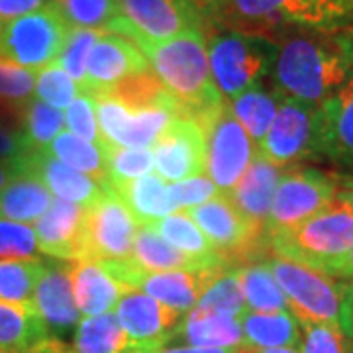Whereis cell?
I'll use <instances>...</instances> for the list:
<instances>
[{
  "label": "cell",
  "mask_w": 353,
  "mask_h": 353,
  "mask_svg": "<svg viewBox=\"0 0 353 353\" xmlns=\"http://www.w3.org/2000/svg\"><path fill=\"white\" fill-rule=\"evenodd\" d=\"M232 350H202V347H189V345H176V347H159L152 353H230Z\"/></svg>",
  "instance_id": "816d5d0a"
},
{
  "label": "cell",
  "mask_w": 353,
  "mask_h": 353,
  "mask_svg": "<svg viewBox=\"0 0 353 353\" xmlns=\"http://www.w3.org/2000/svg\"><path fill=\"white\" fill-rule=\"evenodd\" d=\"M283 175H285L283 167L269 163L253 153L252 163L240 179V183L236 185V189L228 194V201L234 204V208L248 222L265 230V222L269 218L273 199Z\"/></svg>",
  "instance_id": "7402d4cb"
},
{
  "label": "cell",
  "mask_w": 353,
  "mask_h": 353,
  "mask_svg": "<svg viewBox=\"0 0 353 353\" xmlns=\"http://www.w3.org/2000/svg\"><path fill=\"white\" fill-rule=\"evenodd\" d=\"M69 347L71 353H152L159 350V345L132 340L114 312L81 318Z\"/></svg>",
  "instance_id": "cb8c5ba5"
},
{
  "label": "cell",
  "mask_w": 353,
  "mask_h": 353,
  "mask_svg": "<svg viewBox=\"0 0 353 353\" xmlns=\"http://www.w3.org/2000/svg\"><path fill=\"white\" fill-rule=\"evenodd\" d=\"M139 50L181 114L202 130L208 126L226 102L212 81L206 32L194 28L179 38Z\"/></svg>",
  "instance_id": "7a4b0ae2"
},
{
  "label": "cell",
  "mask_w": 353,
  "mask_h": 353,
  "mask_svg": "<svg viewBox=\"0 0 353 353\" xmlns=\"http://www.w3.org/2000/svg\"><path fill=\"white\" fill-rule=\"evenodd\" d=\"M14 175H16V169H14L12 165L2 163V161H0V190L6 187V183H8Z\"/></svg>",
  "instance_id": "db71d44e"
},
{
  "label": "cell",
  "mask_w": 353,
  "mask_h": 353,
  "mask_svg": "<svg viewBox=\"0 0 353 353\" xmlns=\"http://www.w3.org/2000/svg\"><path fill=\"white\" fill-rule=\"evenodd\" d=\"M38 259V241L34 226L0 220V261Z\"/></svg>",
  "instance_id": "7bdbcfd3"
},
{
  "label": "cell",
  "mask_w": 353,
  "mask_h": 353,
  "mask_svg": "<svg viewBox=\"0 0 353 353\" xmlns=\"http://www.w3.org/2000/svg\"><path fill=\"white\" fill-rule=\"evenodd\" d=\"M338 34V38H340V43L343 51H345V55H347V61L352 65L353 69V28L352 30H343V32H336Z\"/></svg>",
  "instance_id": "f5cc1de1"
},
{
  "label": "cell",
  "mask_w": 353,
  "mask_h": 353,
  "mask_svg": "<svg viewBox=\"0 0 353 353\" xmlns=\"http://www.w3.org/2000/svg\"><path fill=\"white\" fill-rule=\"evenodd\" d=\"M85 71V94H99L120 85L130 77L152 71V67L132 39L114 32H102L88 51Z\"/></svg>",
  "instance_id": "2e32d148"
},
{
  "label": "cell",
  "mask_w": 353,
  "mask_h": 353,
  "mask_svg": "<svg viewBox=\"0 0 353 353\" xmlns=\"http://www.w3.org/2000/svg\"><path fill=\"white\" fill-rule=\"evenodd\" d=\"M301 353H353V338L336 324H303Z\"/></svg>",
  "instance_id": "ee69618b"
},
{
  "label": "cell",
  "mask_w": 353,
  "mask_h": 353,
  "mask_svg": "<svg viewBox=\"0 0 353 353\" xmlns=\"http://www.w3.org/2000/svg\"><path fill=\"white\" fill-rule=\"evenodd\" d=\"M138 222L112 190L87 208L85 243L87 261L128 259L138 232Z\"/></svg>",
  "instance_id": "5bb4252c"
},
{
  "label": "cell",
  "mask_w": 353,
  "mask_h": 353,
  "mask_svg": "<svg viewBox=\"0 0 353 353\" xmlns=\"http://www.w3.org/2000/svg\"><path fill=\"white\" fill-rule=\"evenodd\" d=\"M43 152L67 167L90 176L104 190H110V179L104 163V155L97 145L77 138L71 132H61Z\"/></svg>",
  "instance_id": "d6a6232c"
},
{
  "label": "cell",
  "mask_w": 353,
  "mask_h": 353,
  "mask_svg": "<svg viewBox=\"0 0 353 353\" xmlns=\"http://www.w3.org/2000/svg\"><path fill=\"white\" fill-rule=\"evenodd\" d=\"M341 185H343V189L353 190V176H341Z\"/></svg>",
  "instance_id": "6f0895ef"
},
{
  "label": "cell",
  "mask_w": 353,
  "mask_h": 353,
  "mask_svg": "<svg viewBox=\"0 0 353 353\" xmlns=\"http://www.w3.org/2000/svg\"><path fill=\"white\" fill-rule=\"evenodd\" d=\"M143 228H150L159 238H163L167 243H171L173 248L187 253L190 257H196L208 265H224L218 257L214 245L185 212H173Z\"/></svg>",
  "instance_id": "1f68e13d"
},
{
  "label": "cell",
  "mask_w": 353,
  "mask_h": 353,
  "mask_svg": "<svg viewBox=\"0 0 353 353\" xmlns=\"http://www.w3.org/2000/svg\"><path fill=\"white\" fill-rule=\"evenodd\" d=\"M206 134L194 120L179 116L153 145L155 171L165 183H179L206 171Z\"/></svg>",
  "instance_id": "9a60e30c"
},
{
  "label": "cell",
  "mask_w": 353,
  "mask_h": 353,
  "mask_svg": "<svg viewBox=\"0 0 353 353\" xmlns=\"http://www.w3.org/2000/svg\"><path fill=\"white\" fill-rule=\"evenodd\" d=\"M267 265L287 296L289 312L299 324H336L341 326V306L345 283L324 275L312 267L269 255Z\"/></svg>",
  "instance_id": "5b68a950"
},
{
  "label": "cell",
  "mask_w": 353,
  "mask_h": 353,
  "mask_svg": "<svg viewBox=\"0 0 353 353\" xmlns=\"http://www.w3.org/2000/svg\"><path fill=\"white\" fill-rule=\"evenodd\" d=\"M87 208L55 199L34 224L38 250L59 261H87L85 243Z\"/></svg>",
  "instance_id": "ac0fdd59"
},
{
  "label": "cell",
  "mask_w": 353,
  "mask_h": 353,
  "mask_svg": "<svg viewBox=\"0 0 353 353\" xmlns=\"http://www.w3.org/2000/svg\"><path fill=\"white\" fill-rule=\"evenodd\" d=\"M210 73L224 102L236 101L245 90L261 85L275 61V43L226 28L206 34Z\"/></svg>",
  "instance_id": "277c9868"
},
{
  "label": "cell",
  "mask_w": 353,
  "mask_h": 353,
  "mask_svg": "<svg viewBox=\"0 0 353 353\" xmlns=\"http://www.w3.org/2000/svg\"><path fill=\"white\" fill-rule=\"evenodd\" d=\"M99 263L114 281L130 289L141 290L143 294L183 314L189 312L201 301L202 294L214 285L216 279L228 271L224 265L206 267L199 271H145L130 257Z\"/></svg>",
  "instance_id": "9c48e42d"
},
{
  "label": "cell",
  "mask_w": 353,
  "mask_h": 353,
  "mask_svg": "<svg viewBox=\"0 0 353 353\" xmlns=\"http://www.w3.org/2000/svg\"><path fill=\"white\" fill-rule=\"evenodd\" d=\"M169 194L171 201L175 204V208H192L204 204L206 201L214 199L220 194V190L212 183L210 176H192L187 181H179V183H171L169 185Z\"/></svg>",
  "instance_id": "bcb514c9"
},
{
  "label": "cell",
  "mask_w": 353,
  "mask_h": 353,
  "mask_svg": "<svg viewBox=\"0 0 353 353\" xmlns=\"http://www.w3.org/2000/svg\"><path fill=\"white\" fill-rule=\"evenodd\" d=\"M50 6V0H0V26Z\"/></svg>",
  "instance_id": "c3c4849f"
},
{
  "label": "cell",
  "mask_w": 353,
  "mask_h": 353,
  "mask_svg": "<svg viewBox=\"0 0 353 353\" xmlns=\"http://www.w3.org/2000/svg\"><path fill=\"white\" fill-rule=\"evenodd\" d=\"M271 255L322 271L353 248V190L343 189L324 210L267 238Z\"/></svg>",
  "instance_id": "3957f363"
},
{
  "label": "cell",
  "mask_w": 353,
  "mask_h": 353,
  "mask_svg": "<svg viewBox=\"0 0 353 353\" xmlns=\"http://www.w3.org/2000/svg\"><path fill=\"white\" fill-rule=\"evenodd\" d=\"M0 353H14V352H0Z\"/></svg>",
  "instance_id": "91938a15"
},
{
  "label": "cell",
  "mask_w": 353,
  "mask_h": 353,
  "mask_svg": "<svg viewBox=\"0 0 353 353\" xmlns=\"http://www.w3.org/2000/svg\"><path fill=\"white\" fill-rule=\"evenodd\" d=\"M341 328L345 330L347 336L353 338V279L350 283H345L343 306H341Z\"/></svg>",
  "instance_id": "f907efd6"
},
{
  "label": "cell",
  "mask_w": 353,
  "mask_h": 353,
  "mask_svg": "<svg viewBox=\"0 0 353 353\" xmlns=\"http://www.w3.org/2000/svg\"><path fill=\"white\" fill-rule=\"evenodd\" d=\"M183 341L189 347L202 350H234L243 343L240 318L218 314H185L169 341Z\"/></svg>",
  "instance_id": "484cf974"
},
{
  "label": "cell",
  "mask_w": 353,
  "mask_h": 353,
  "mask_svg": "<svg viewBox=\"0 0 353 353\" xmlns=\"http://www.w3.org/2000/svg\"><path fill=\"white\" fill-rule=\"evenodd\" d=\"M69 28L108 32L118 16V0H50Z\"/></svg>",
  "instance_id": "74e56055"
},
{
  "label": "cell",
  "mask_w": 353,
  "mask_h": 353,
  "mask_svg": "<svg viewBox=\"0 0 353 353\" xmlns=\"http://www.w3.org/2000/svg\"><path fill=\"white\" fill-rule=\"evenodd\" d=\"M28 152L24 148V141L16 130H8L0 122V161L12 165L14 169L24 159Z\"/></svg>",
  "instance_id": "7dc6e473"
},
{
  "label": "cell",
  "mask_w": 353,
  "mask_h": 353,
  "mask_svg": "<svg viewBox=\"0 0 353 353\" xmlns=\"http://www.w3.org/2000/svg\"><path fill=\"white\" fill-rule=\"evenodd\" d=\"M102 32L99 30H85V28H71L65 46L57 61L55 63L63 67L65 73L71 77L77 83V87L81 88V94H85L87 90V57L90 48L94 46V41L99 39Z\"/></svg>",
  "instance_id": "60d3db41"
},
{
  "label": "cell",
  "mask_w": 353,
  "mask_h": 353,
  "mask_svg": "<svg viewBox=\"0 0 353 353\" xmlns=\"http://www.w3.org/2000/svg\"><path fill=\"white\" fill-rule=\"evenodd\" d=\"M340 2L345 6V8H347V12L352 14V18H353V0H340Z\"/></svg>",
  "instance_id": "680465c9"
},
{
  "label": "cell",
  "mask_w": 353,
  "mask_h": 353,
  "mask_svg": "<svg viewBox=\"0 0 353 353\" xmlns=\"http://www.w3.org/2000/svg\"><path fill=\"white\" fill-rule=\"evenodd\" d=\"M130 259L145 271H199L206 267H218L183 253L143 226H139L136 232Z\"/></svg>",
  "instance_id": "f546056e"
},
{
  "label": "cell",
  "mask_w": 353,
  "mask_h": 353,
  "mask_svg": "<svg viewBox=\"0 0 353 353\" xmlns=\"http://www.w3.org/2000/svg\"><path fill=\"white\" fill-rule=\"evenodd\" d=\"M190 310L199 314L241 318V314L245 312V301H243V292H241L236 269H228L224 275L216 279L214 285L202 294L201 301Z\"/></svg>",
  "instance_id": "f35d334b"
},
{
  "label": "cell",
  "mask_w": 353,
  "mask_h": 353,
  "mask_svg": "<svg viewBox=\"0 0 353 353\" xmlns=\"http://www.w3.org/2000/svg\"><path fill=\"white\" fill-rule=\"evenodd\" d=\"M243 343L255 350L301 347L303 328L287 312H243L240 318Z\"/></svg>",
  "instance_id": "83f0119b"
},
{
  "label": "cell",
  "mask_w": 353,
  "mask_h": 353,
  "mask_svg": "<svg viewBox=\"0 0 353 353\" xmlns=\"http://www.w3.org/2000/svg\"><path fill=\"white\" fill-rule=\"evenodd\" d=\"M0 28H2V26H0Z\"/></svg>",
  "instance_id": "94428289"
},
{
  "label": "cell",
  "mask_w": 353,
  "mask_h": 353,
  "mask_svg": "<svg viewBox=\"0 0 353 353\" xmlns=\"http://www.w3.org/2000/svg\"><path fill=\"white\" fill-rule=\"evenodd\" d=\"M320 104L281 97L279 110L265 138L255 145V155L277 167H294L318 157Z\"/></svg>",
  "instance_id": "8fae6325"
},
{
  "label": "cell",
  "mask_w": 353,
  "mask_h": 353,
  "mask_svg": "<svg viewBox=\"0 0 353 353\" xmlns=\"http://www.w3.org/2000/svg\"><path fill=\"white\" fill-rule=\"evenodd\" d=\"M34 308L53 340L65 343V336L75 334L83 316L75 303L71 263L46 259L34 292Z\"/></svg>",
  "instance_id": "e0dca14e"
},
{
  "label": "cell",
  "mask_w": 353,
  "mask_h": 353,
  "mask_svg": "<svg viewBox=\"0 0 353 353\" xmlns=\"http://www.w3.org/2000/svg\"><path fill=\"white\" fill-rule=\"evenodd\" d=\"M114 194L124 202L136 218L138 226H150L152 222L179 212L169 194V183L157 175H148L110 187Z\"/></svg>",
  "instance_id": "4316f807"
},
{
  "label": "cell",
  "mask_w": 353,
  "mask_h": 353,
  "mask_svg": "<svg viewBox=\"0 0 353 353\" xmlns=\"http://www.w3.org/2000/svg\"><path fill=\"white\" fill-rule=\"evenodd\" d=\"M259 350H255V347H250V345H245V343H241L238 347H234L230 353H257Z\"/></svg>",
  "instance_id": "9f6ffc18"
},
{
  "label": "cell",
  "mask_w": 353,
  "mask_h": 353,
  "mask_svg": "<svg viewBox=\"0 0 353 353\" xmlns=\"http://www.w3.org/2000/svg\"><path fill=\"white\" fill-rule=\"evenodd\" d=\"M51 340L36 308L0 303V352L41 353Z\"/></svg>",
  "instance_id": "f1b7e54d"
},
{
  "label": "cell",
  "mask_w": 353,
  "mask_h": 353,
  "mask_svg": "<svg viewBox=\"0 0 353 353\" xmlns=\"http://www.w3.org/2000/svg\"><path fill=\"white\" fill-rule=\"evenodd\" d=\"M257 353H301V347H277V350H259Z\"/></svg>",
  "instance_id": "11a10c76"
},
{
  "label": "cell",
  "mask_w": 353,
  "mask_h": 353,
  "mask_svg": "<svg viewBox=\"0 0 353 353\" xmlns=\"http://www.w3.org/2000/svg\"><path fill=\"white\" fill-rule=\"evenodd\" d=\"M16 171H28L36 175L48 187L55 199L65 202H73L77 206L90 208L108 192L101 185H97L90 176L79 173L75 169L67 167L61 161L53 159L46 152L28 153L18 163Z\"/></svg>",
  "instance_id": "44dd1931"
},
{
  "label": "cell",
  "mask_w": 353,
  "mask_h": 353,
  "mask_svg": "<svg viewBox=\"0 0 353 353\" xmlns=\"http://www.w3.org/2000/svg\"><path fill=\"white\" fill-rule=\"evenodd\" d=\"M65 124L69 126L71 134L97 145L101 152H104V148L108 145V141L101 134V128L97 122L94 101L90 94H79L75 101L71 102V106L65 112Z\"/></svg>",
  "instance_id": "f6af8a7d"
},
{
  "label": "cell",
  "mask_w": 353,
  "mask_h": 353,
  "mask_svg": "<svg viewBox=\"0 0 353 353\" xmlns=\"http://www.w3.org/2000/svg\"><path fill=\"white\" fill-rule=\"evenodd\" d=\"M69 26L51 6L0 28V57L38 73L57 61Z\"/></svg>",
  "instance_id": "30bf717a"
},
{
  "label": "cell",
  "mask_w": 353,
  "mask_h": 353,
  "mask_svg": "<svg viewBox=\"0 0 353 353\" xmlns=\"http://www.w3.org/2000/svg\"><path fill=\"white\" fill-rule=\"evenodd\" d=\"M322 273L332 279H353V248L338 261L324 267Z\"/></svg>",
  "instance_id": "681fc988"
},
{
  "label": "cell",
  "mask_w": 353,
  "mask_h": 353,
  "mask_svg": "<svg viewBox=\"0 0 353 353\" xmlns=\"http://www.w3.org/2000/svg\"><path fill=\"white\" fill-rule=\"evenodd\" d=\"M71 279L75 303L83 318L110 314L130 287L114 281L99 261H73Z\"/></svg>",
  "instance_id": "603a6c76"
},
{
  "label": "cell",
  "mask_w": 353,
  "mask_h": 353,
  "mask_svg": "<svg viewBox=\"0 0 353 353\" xmlns=\"http://www.w3.org/2000/svg\"><path fill=\"white\" fill-rule=\"evenodd\" d=\"M102 155L110 179V187L116 183H126V181L152 175L155 171L153 150H126L108 143Z\"/></svg>",
  "instance_id": "ab89813d"
},
{
  "label": "cell",
  "mask_w": 353,
  "mask_h": 353,
  "mask_svg": "<svg viewBox=\"0 0 353 353\" xmlns=\"http://www.w3.org/2000/svg\"><path fill=\"white\" fill-rule=\"evenodd\" d=\"M46 259L0 261V303L34 308V292Z\"/></svg>",
  "instance_id": "d590c367"
},
{
  "label": "cell",
  "mask_w": 353,
  "mask_h": 353,
  "mask_svg": "<svg viewBox=\"0 0 353 353\" xmlns=\"http://www.w3.org/2000/svg\"><path fill=\"white\" fill-rule=\"evenodd\" d=\"M51 201V192L38 176L28 171H16L0 190V220L32 226L46 214Z\"/></svg>",
  "instance_id": "d4e9b609"
},
{
  "label": "cell",
  "mask_w": 353,
  "mask_h": 353,
  "mask_svg": "<svg viewBox=\"0 0 353 353\" xmlns=\"http://www.w3.org/2000/svg\"><path fill=\"white\" fill-rule=\"evenodd\" d=\"M36 73L0 57V120L20 126L26 106L34 101Z\"/></svg>",
  "instance_id": "e575fe53"
},
{
  "label": "cell",
  "mask_w": 353,
  "mask_h": 353,
  "mask_svg": "<svg viewBox=\"0 0 353 353\" xmlns=\"http://www.w3.org/2000/svg\"><path fill=\"white\" fill-rule=\"evenodd\" d=\"M279 102H281V97L277 92H269L265 88L257 87L245 90L228 106L232 114L238 118L243 130L248 132V136L252 138L253 145H257L265 138V134L269 132V128L277 116Z\"/></svg>",
  "instance_id": "836d02e7"
},
{
  "label": "cell",
  "mask_w": 353,
  "mask_h": 353,
  "mask_svg": "<svg viewBox=\"0 0 353 353\" xmlns=\"http://www.w3.org/2000/svg\"><path fill=\"white\" fill-rule=\"evenodd\" d=\"M204 134L208 152L206 171L220 194L228 196L252 163L255 145L238 118L232 114L228 102L204 128Z\"/></svg>",
  "instance_id": "4fadbf2b"
},
{
  "label": "cell",
  "mask_w": 353,
  "mask_h": 353,
  "mask_svg": "<svg viewBox=\"0 0 353 353\" xmlns=\"http://www.w3.org/2000/svg\"><path fill=\"white\" fill-rule=\"evenodd\" d=\"M318 157L353 171V77L320 104Z\"/></svg>",
  "instance_id": "ffe728a7"
},
{
  "label": "cell",
  "mask_w": 353,
  "mask_h": 353,
  "mask_svg": "<svg viewBox=\"0 0 353 353\" xmlns=\"http://www.w3.org/2000/svg\"><path fill=\"white\" fill-rule=\"evenodd\" d=\"M94 101L97 122L104 139L126 150H153L157 139L181 114L171 108L130 110L108 94H90Z\"/></svg>",
  "instance_id": "7c38bea8"
},
{
  "label": "cell",
  "mask_w": 353,
  "mask_h": 353,
  "mask_svg": "<svg viewBox=\"0 0 353 353\" xmlns=\"http://www.w3.org/2000/svg\"><path fill=\"white\" fill-rule=\"evenodd\" d=\"M236 275L240 281L245 312H287V296L279 287L277 279L271 273L267 261L236 267Z\"/></svg>",
  "instance_id": "4dcf8cb0"
},
{
  "label": "cell",
  "mask_w": 353,
  "mask_h": 353,
  "mask_svg": "<svg viewBox=\"0 0 353 353\" xmlns=\"http://www.w3.org/2000/svg\"><path fill=\"white\" fill-rule=\"evenodd\" d=\"M63 124L65 116L61 110L34 99L26 106L18 126V134L24 141L26 152H43L63 132Z\"/></svg>",
  "instance_id": "8d00e7d4"
},
{
  "label": "cell",
  "mask_w": 353,
  "mask_h": 353,
  "mask_svg": "<svg viewBox=\"0 0 353 353\" xmlns=\"http://www.w3.org/2000/svg\"><path fill=\"white\" fill-rule=\"evenodd\" d=\"M114 314L132 340L159 347L169 343L173 332L185 318L183 312L173 310L136 289H130L120 299Z\"/></svg>",
  "instance_id": "d6986e66"
},
{
  "label": "cell",
  "mask_w": 353,
  "mask_h": 353,
  "mask_svg": "<svg viewBox=\"0 0 353 353\" xmlns=\"http://www.w3.org/2000/svg\"><path fill=\"white\" fill-rule=\"evenodd\" d=\"M202 20L196 0H118V16L108 32L145 48L202 28Z\"/></svg>",
  "instance_id": "52a82bcc"
},
{
  "label": "cell",
  "mask_w": 353,
  "mask_h": 353,
  "mask_svg": "<svg viewBox=\"0 0 353 353\" xmlns=\"http://www.w3.org/2000/svg\"><path fill=\"white\" fill-rule=\"evenodd\" d=\"M341 190V176L336 173L303 165L285 169L265 222V238L303 224L304 220L324 210Z\"/></svg>",
  "instance_id": "ba28073f"
},
{
  "label": "cell",
  "mask_w": 353,
  "mask_h": 353,
  "mask_svg": "<svg viewBox=\"0 0 353 353\" xmlns=\"http://www.w3.org/2000/svg\"><path fill=\"white\" fill-rule=\"evenodd\" d=\"M36 99L50 104L57 110H67L71 102L81 94V88L71 77L65 73L63 67L57 63L50 65L36 73V87H34Z\"/></svg>",
  "instance_id": "b9f144b4"
},
{
  "label": "cell",
  "mask_w": 353,
  "mask_h": 353,
  "mask_svg": "<svg viewBox=\"0 0 353 353\" xmlns=\"http://www.w3.org/2000/svg\"><path fill=\"white\" fill-rule=\"evenodd\" d=\"M185 214L201 228V232L214 245L218 257L228 269L232 265H248L261 255H271L263 228L248 222L224 194L187 208Z\"/></svg>",
  "instance_id": "8992f818"
},
{
  "label": "cell",
  "mask_w": 353,
  "mask_h": 353,
  "mask_svg": "<svg viewBox=\"0 0 353 353\" xmlns=\"http://www.w3.org/2000/svg\"><path fill=\"white\" fill-rule=\"evenodd\" d=\"M273 81L285 99L322 104L352 77V65L336 32L289 28L275 34Z\"/></svg>",
  "instance_id": "6da1fadb"
}]
</instances>
